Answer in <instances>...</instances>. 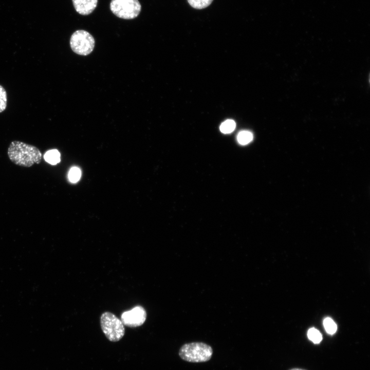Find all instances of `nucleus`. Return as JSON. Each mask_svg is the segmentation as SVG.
<instances>
[{"instance_id":"1","label":"nucleus","mask_w":370,"mask_h":370,"mask_svg":"<svg viewBox=\"0 0 370 370\" xmlns=\"http://www.w3.org/2000/svg\"><path fill=\"white\" fill-rule=\"evenodd\" d=\"M7 154L11 162L23 167L39 164L42 160V153L37 147L17 140L10 143Z\"/></svg>"},{"instance_id":"2","label":"nucleus","mask_w":370,"mask_h":370,"mask_svg":"<svg viewBox=\"0 0 370 370\" xmlns=\"http://www.w3.org/2000/svg\"><path fill=\"white\" fill-rule=\"evenodd\" d=\"M212 355V347L203 342L184 344L179 350V356L181 359L193 363L207 362L211 359Z\"/></svg>"},{"instance_id":"3","label":"nucleus","mask_w":370,"mask_h":370,"mask_svg":"<svg viewBox=\"0 0 370 370\" xmlns=\"http://www.w3.org/2000/svg\"><path fill=\"white\" fill-rule=\"evenodd\" d=\"M100 325L103 333L110 341H118L124 335L125 328L123 323L112 312L106 311L101 314Z\"/></svg>"},{"instance_id":"4","label":"nucleus","mask_w":370,"mask_h":370,"mask_svg":"<svg viewBox=\"0 0 370 370\" xmlns=\"http://www.w3.org/2000/svg\"><path fill=\"white\" fill-rule=\"evenodd\" d=\"M141 8L138 0H112L110 4L112 12L117 17L126 20L136 18Z\"/></svg>"},{"instance_id":"5","label":"nucleus","mask_w":370,"mask_h":370,"mask_svg":"<svg viewBox=\"0 0 370 370\" xmlns=\"http://www.w3.org/2000/svg\"><path fill=\"white\" fill-rule=\"evenodd\" d=\"M95 44V39L92 35L83 30L74 32L70 39V45L72 51L82 55L90 53L94 49Z\"/></svg>"},{"instance_id":"6","label":"nucleus","mask_w":370,"mask_h":370,"mask_svg":"<svg viewBox=\"0 0 370 370\" xmlns=\"http://www.w3.org/2000/svg\"><path fill=\"white\" fill-rule=\"evenodd\" d=\"M146 319V311L140 305L123 312L121 316V321L123 325L130 327H136L142 325Z\"/></svg>"},{"instance_id":"7","label":"nucleus","mask_w":370,"mask_h":370,"mask_svg":"<svg viewBox=\"0 0 370 370\" xmlns=\"http://www.w3.org/2000/svg\"><path fill=\"white\" fill-rule=\"evenodd\" d=\"M77 12L83 15L90 14L96 8L98 0H72Z\"/></svg>"},{"instance_id":"8","label":"nucleus","mask_w":370,"mask_h":370,"mask_svg":"<svg viewBox=\"0 0 370 370\" xmlns=\"http://www.w3.org/2000/svg\"><path fill=\"white\" fill-rule=\"evenodd\" d=\"M60 153L57 150H51L45 154L44 158L47 162L54 165L60 161Z\"/></svg>"},{"instance_id":"9","label":"nucleus","mask_w":370,"mask_h":370,"mask_svg":"<svg viewBox=\"0 0 370 370\" xmlns=\"http://www.w3.org/2000/svg\"><path fill=\"white\" fill-rule=\"evenodd\" d=\"M187 1L192 8L202 9L209 6L213 0H187Z\"/></svg>"},{"instance_id":"10","label":"nucleus","mask_w":370,"mask_h":370,"mask_svg":"<svg viewBox=\"0 0 370 370\" xmlns=\"http://www.w3.org/2000/svg\"><path fill=\"white\" fill-rule=\"evenodd\" d=\"M308 339L314 344H318L322 340V336L320 332L315 328H310L307 332Z\"/></svg>"},{"instance_id":"11","label":"nucleus","mask_w":370,"mask_h":370,"mask_svg":"<svg viewBox=\"0 0 370 370\" xmlns=\"http://www.w3.org/2000/svg\"><path fill=\"white\" fill-rule=\"evenodd\" d=\"M253 139L252 134L249 131H244L238 133L237 135L238 142L243 145L250 142Z\"/></svg>"},{"instance_id":"12","label":"nucleus","mask_w":370,"mask_h":370,"mask_svg":"<svg viewBox=\"0 0 370 370\" xmlns=\"http://www.w3.org/2000/svg\"><path fill=\"white\" fill-rule=\"evenodd\" d=\"M323 325L326 331L330 335L334 334L337 329L335 322L330 318H326L323 321Z\"/></svg>"},{"instance_id":"13","label":"nucleus","mask_w":370,"mask_h":370,"mask_svg":"<svg viewBox=\"0 0 370 370\" xmlns=\"http://www.w3.org/2000/svg\"><path fill=\"white\" fill-rule=\"evenodd\" d=\"M235 127V123L232 120H227L221 123L220 126V131L224 134L232 132Z\"/></svg>"},{"instance_id":"14","label":"nucleus","mask_w":370,"mask_h":370,"mask_svg":"<svg viewBox=\"0 0 370 370\" xmlns=\"http://www.w3.org/2000/svg\"><path fill=\"white\" fill-rule=\"evenodd\" d=\"M81 176V171L78 167H72L68 173V179L71 182L76 183L78 182Z\"/></svg>"},{"instance_id":"15","label":"nucleus","mask_w":370,"mask_h":370,"mask_svg":"<svg viewBox=\"0 0 370 370\" xmlns=\"http://www.w3.org/2000/svg\"><path fill=\"white\" fill-rule=\"evenodd\" d=\"M7 92L3 86L0 85V113L4 112L7 107Z\"/></svg>"},{"instance_id":"16","label":"nucleus","mask_w":370,"mask_h":370,"mask_svg":"<svg viewBox=\"0 0 370 370\" xmlns=\"http://www.w3.org/2000/svg\"><path fill=\"white\" fill-rule=\"evenodd\" d=\"M289 370H306V369L301 368L295 367V368H292L291 369H289Z\"/></svg>"}]
</instances>
